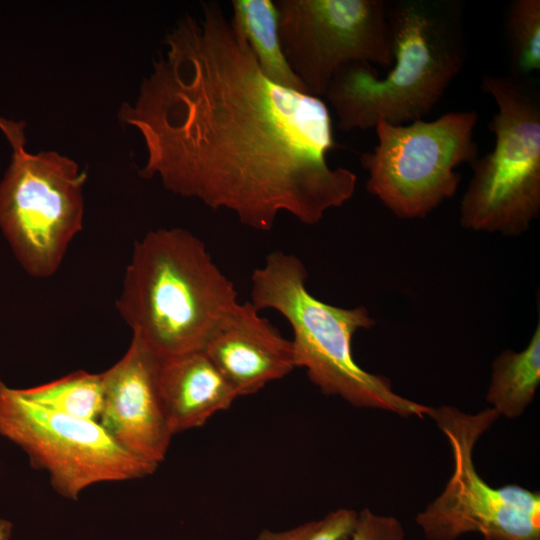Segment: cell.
<instances>
[{
  "mask_svg": "<svg viewBox=\"0 0 540 540\" xmlns=\"http://www.w3.org/2000/svg\"><path fill=\"white\" fill-rule=\"evenodd\" d=\"M200 6L167 33L138 96L120 110L145 146L140 174L255 230H271L280 213L319 223L357 183L328 162L336 143L326 103L271 81L221 5Z\"/></svg>",
  "mask_w": 540,
  "mask_h": 540,
  "instance_id": "cell-1",
  "label": "cell"
},
{
  "mask_svg": "<svg viewBox=\"0 0 540 540\" xmlns=\"http://www.w3.org/2000/svg\"><path fill=\"white\" fill-rule=\"evenodd\" d=\"M393 61L381 77L367 62L341 66L324 96L343 131L379 121L407 124L430 113L463 69L466 44L457 0L389 1Z\"/></svg>",
  "mask_w": 540,
  "mask_h": 540,
  "instance_id": "cell-2",
  "label": "cell"
},
{
  "mask_svg": "<svg viewBox=\"0 0 540 540\" xmlns=\"http://www.w3.org/2000/svg\"><path fill=\"white\" fill-rule=\"evenodd\" d=\"M239 304L206 245L183 228L149 231L134 246L117 309L159 360L203 350Z\"/></svg>",
  "mask_w": 540,
  "mask_h": 540,
  "instance_id": "cell-3",
  "label": "cell"
},
{
  "mask_svg": "<svg viewBox=\"0 0 540 540\" xmlns=\"http://www.w3.org/2000/svg\"><path fill=\"white\" fill-rule=\"evenodd\" d=\"M307 277L303 262L280 250L269 253L251 276V304L258 311H277L292 328L296 367L304 368L323 394L354 407L401 417L429 416L431 406L399 395L388 378L367 372L355 361L354 334L375 325L367 308H342L317 299L307 289Z\"/></svg>",
  "mask_w": 540,
  "mask_h": 540,
  "instance_id": "cell-4",
  "label": "cell"
},
{
  "mask_svg": "<svg viewBox=\"0 0 540 540\" xmlns=\"http://www.w3.org/2000/svg\"><path fill=\"white\" fill-rule=\"evenodd\" d=\"M482 89L497 105L488 123L494 147L470 164L460 225L517 237L540 213V93L530 78L484 75Z\"/></svg>",
  "mask_w": 540,
  "mask_h": 540,
  "instance_id": "cell-5",
  "label": "cell"
},
{
  "mask_svg": "<svg viewBox=\"0 0 540 540\" xmlns=\"http://www.w3.org/2000/svg\"><path fill=\"white\" fill-rule=\"evenodd\" d=\"M475 111L448 112L432 121L395 125L379 121L378 143L360 156L366 189L395 216L426 218L456 193L461 174L478 155Z\"/></svg>",
  "mask_w": 540,
  "mask_h": 540,
  "instance_id": "cell-6",
  "label": "cell"
},
{
  "mask_svg": "<svg viewBox=\"0 0 540 540\" xmlns=\"http://www.w3.org/2000/svg\"><path fill=\"white\" fill-rule=\"evenodd\" d=\"M445 435L453 470L443 491L416 516L427 540H457L479 532L492 540H540V495L522 486L489 485L478 473L473 451L499 415L475 414L454 406L432 407L429 415Z\"/></svg>",
  "mask_w": 540,
  "mask_h": 540,
  "instance_id": "cell-7",
  "label": "cell"
},
{
  "mask_svg": "<svg viewBox=\"0 0 540 540\" xmlns=\"http://www.w3.org/2000/svg\"><path fill=\"white\" fill-rule=\"evenodd\" d=\"M86 178L57 151L13 150L0 182V228L31 276L53 275L82 229Z\"/></svg>",
  "mask_w": 540,
  "mask_h": 540,
  "instance_id": "cell-8",
  "label": "cell"
},
{
  "mask_svg": "<svg viewBox=\"0 0 540 540\" xmlns=\"http://www.w3.org/2000/svg\"><path fill=\"white\" fill-rule=\"evenodd\" d=\"M0 434L46 471L53 489L67 499L77 500L98 483L146 477L158 467L121 447L98 421L38 405L1 379Z\"/></svg>",
  "mask_w": 540,
  "mask_h": 540,
  "instance_id": "cell-9",
  "label": "cell"
},
{
  "mask_svg": "<svg viewBox=\"0 0 540 540\" xmlns=\"http://www.w3.org/2000/svg\"><path fill=\"white\" fill-rule=\"evenodd\" d=\"M285 57L308 94L321 98L352 62L393 61L386 0H275Z\"/></svg>",
  "mask_w": 540,
  "mask_h": 540,
  "instance_id": "cell-10",
  "label": "cell"
},
{
  "mask_svg": "<svg viewBox=\"0 0 540 540\" xmlns=\"http://www.w3.org/2000/svg\"><path fill=\"white\" fill-rule=\"evenodd\" d=\"M159 359L132 337L124 356L101 373L98 422L125 450L158 466L173 436L158 385Z\"/></svg>",
  "mask_w": 540,
  "mask_h": 540,
  "instance_id": "cell-11",
  "label": "cell"
},
{
  "mask_svg": "<svg viewBox=\"0 0 540 540\" xmlns=\"http://www.w3.org/2000/svg\"><path fill=\"white\" fill-rule=\"evenodd\" d=\"M203 351L238 397L256 393L296 368L291 340L250 301L239 303L220 322Z\"/></svg>",
  "mask_w": 540,
  "mask_h": 540,
  "instance_id": "cell-12",
  "label": "cell"
},
{
  "mask_svg": "<svg viewBox=\"0 0 540 540\" xmlns=\"http://www.w3.org/2000/svg\"><path fill=\"white\" fill-rule=\"evenodd\" d=\"M158 385L173 435L204 425L238 397L203 350L160 360Z\"/></svg>",
  "mask_w": 540,
  "mask_h": 540,
  "instance_id": "cell-13",
  "label": "cell"
},
{
  "mask_svg": "<svg viewBox=\"0 0 540 540\" xmlns=\"http://www.w3.org/2000/svg\"><path fill=\"white\" fill-rule=\"evenodd\" d=\"M230 23L248 43L256 61L271 81L307 93L283 52L275 0H232Z\"/></svg>",
  "mask_w": 540,
  "mask_h": 540,
  "instance_id": "cell-14",
  "label": "cell"
},
{
  "mask_svg": "<svg viewBox=\"0 0 540 540\" xmlns=\"http://www.w3.org/2000/svg\"><path fill=\"white\" fill-rule=\"evenodd\" d=\"M540 384V323L527 346L517 352L506 349L492 362L486 401L498 415L521 416L535 398Z\"/></svg>",
  "mask_w": 540,
  "mask_h": 540,
  "instance_id": "cell-15",
  "label": "cell"
},
{
  "mask_svg": "<svg viewBox=\"0 0 540 540\" xmlns=\"http://www.w3.org/2000/svg\"><path fill=\"white\" fill-rule=\"evenodd\" d=\"M20 391L36 404L74 418L98 421L102 411L101 373L76 371Z\"/></svg>",
  "mask_w": 540,
  "mask_h": 540,
  "instance_id": "cell-16",
  "label": "cell"
},
{
  "mask_svg": "<svg viewBox=\"0 0 540 540\" xmlns=\"http://www.w3.org/2000/svg\"><path fill=\"white\" fill-rule=\"evenodd\" d=\"M505 35L511 75L530 78L540 70V0H514L507 9Z\"/></svg>",
  "mask_w": 540,
  "mask_h": 540,
  "instance_id": "cell-17",
  "label": "cell"
},
{
  "mask_svg": "<svg viewBox=\"0 0 540 540\" xmlns=\"http://www.w3.org/2000/svg\"><path fill=\"white\" fill-rule=\"evenodd\" d=\"M357 512L341 508L321 519L306 522L288 530H262L255 540H348L354 529Z\"/></svg>",
  "mask_w": 540,
  "mask_h": 540,
  "instance_id": "cell-18",
  "label": "cell"
},
{
  "mask_svg": "<svg viewBox=\"0 0 540 540\" xmlns=\"http://www.w3.org/2000/svg\"><path fill=\"white\" fill-rule=\"evenodd\" d=\"M351 540H405L401 522L393 517L374 513L369 508L357 512Z\"/></svg>",
  "mask_w": 540,
  "mask_h": 540,
  "instance_id": "cell-19",
  "label": "cell"
},
{
  "mask_svg": "<svg viewBox=\"0 0 540 540\" xmlns=\"http://www.w3.org/2000/svg\"><path fill=\"white\" fill-rule=\"evenodd\" d=\"M0 130L8 139L13 150L25 148L24 124L0 117Z\"/></svg>",
  "mask_w": 540,
  "mask_h": 540,
  "instance_id": "cell-20",
  "label": "cell"
},
{
  "mask_svg": "<svg viewBox=\"0 0 540 540\" xmlns=\"http://www.w3.org/2000/svg\"><path fill=\"white\" fill-rule=\"evenodd\" d=\"M10 525L6 521L0 520V540H8L10 535Z\"/></svg>",
  "mask_w": 540,
  "mask_h": 540,
  "instance_id": "cell-21",
  "label": "cell"
},
{
  "mask_svg": "<svg viewBox=\"0 0 540 540\" xmlns=\"http://www.w3.org/2000/svg\"><path fill=\"white\" fill-rule=\"evenodd\" d=\"M484 540H492V539H490L489 537H484Z\"/></svg>",
  "mask_w": 540,
  "mask_h": 540,
  "instance_id": "cell-22",
  "label": "cell"
}]
</instances>
